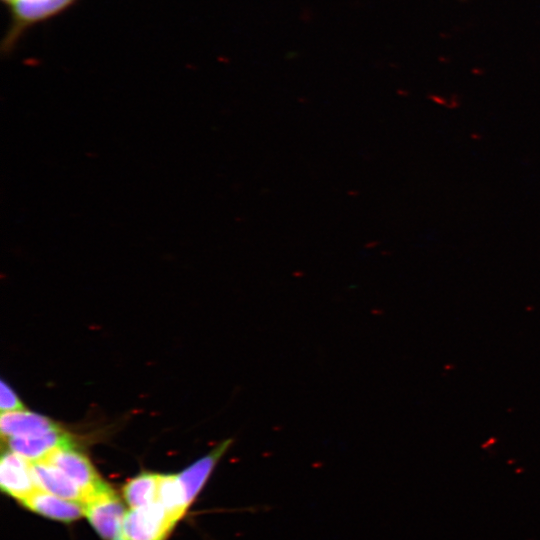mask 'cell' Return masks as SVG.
I'll use <instances>...</instances> for the list:
<instances>
[{
    "label": "cell",
    "instance_id": "cell-1",
    "mask_svg": "<svg viewBox=\"0 0 540 540\" xmlns=\"http://www.w3.org/2000/svg\"><path fill=\"white\" fill-rule=\"evenodd\" d=\"M176 522L155 501L126 512L121 536L125 540H165Z\"/></svg>",
    "mask_w": 540,
    "mask_h": 540
},
{
    "label": "cell",
    "instance_id": "cell-2",
    "mask_svg": "<svg viewBox=\"0 0 540 540\" xmlns=\"http://www.w3.org/2000/svg\"><path fill=\"white\" fill-rule=\"evenodd\" d=\"M63 471L86 496L85 503L109 486L99 477L88 458L73 446L61 447L44 460Z\"/></svg>",
    "mask_w": 540,
    "mask_h": 540
},
{
    "label": "cell",
    "instance_id": "cell-3",
    "mask_svg": "<svg viewBox=\"0 0 540 540\" xmlns=\"http://www.w3.org/2000/svg\"><path fill=\"white\" fill-rule=\"evenodd\" d=\"M85 516L104 540H115L122 533L125 507L109 487L84 503Z\"/></svg>",
    "mask_w": 540,
    "mask_h": 540
},
{
    "label": "cell",
    "instance_id": "cell-4",
    "mask_svg": "<svg viewBox=\"0 0 540 540\" xmlns=\"http://www.w3.org/2000/svg\"><path fill=\"white\" fill-rule=\"evenodd\" d=\"M0 485L20 503L38 489L31 471V462L9 450L0 461Z\"/></svg>",
    "mask_w": 540,
    "mask_h": 540
},
{
    "label": "cell",
    "instance_id": "cell-5",
    "mask_svg": "<svg viewBox=\"0 0 540 540\" xmlns=\"http://www.w3.org/2000/svg\"><path fill=\"white\" fill-rule=\"evenodd\" d=\"M9 449L29 462L45 460L61 447L73 446L71 437L60 428L43 434L6 438Z\"/></svg>",
    "mask_w": 540,
    "mask_h": 540
},
{
    "label": "cell",
    "instance_id": "cell-6",
    "mask_svg": "<svg viewBox=\"0 0 540 540\" xmlns=\"http://www.w3.org/2000/svg\"><path fill=\"white\" fill-rule=\"evenodd\" d=\"M21 504L37 514L62 522H72L85 515L83 503L64 499L40 489L34 491Z\"/></svg>",
    "mask_w": 540,
    "mask_h": 540
},
{
    "label": "cell",
    "instance_id": "cell-7",
    "mask_svg": "<svg viewBox=\"0 0 540 540\" xmlns=\"http://www.w3.org/2000/svg\"><path fill=\"white\" fill-rule=\"evenodd\" d=\"M31 471L38 489L64 499L85 503L84 492L53 464L44 460L31 462Z\"/></svg>",
    "mask_w": 540,
    "mask_h": 540
},
{
    "label": "cell",
    "instance_id": "cell-8",
    "mask_svg": "<svg viewBox=\"0 0 540 540\" xmlns=\"http://www.w3.org/2000/svg\"><path fill=\"white\" fill-rule=\"evenodd\" d=\"M231 444L232 439L222 441L208 454L178 474L189 505L197 497L218 461L226 453Z\"/></svg>",
    "mask_w": 540,
    "mask_h": 540
},
{
    "label": "cell",
    "instance_id": "cell-9",
    "mask_svg": "<svg viewBox=\"0 0 540 540\" xmlns=\"http://www.w3.org/2000/svg\"><path fill=\"white\" fill-rule=\"evenodd\" d=\"M57 428V424L49 418L25 410L2 412L0 418L4 438L38 435Z\"/></svg>",
    "mask_w": 540,
    "mask_h": 540
},
{
    "label": "cell",
    "instance_id": "cell-10",
    "mask_svg": "<svg viewBox=\"0 0 540 540\" xmlns=\"http://www.w3.org/2000/svg\"><path fill=\"white\" fill-rule=\"evenodd\" d=\"M157 501L176 523L182 518L189 504L178 475H160Z\"/></svg>",
    "mask_w": 540,
    "mask_h": 540
},
{
    "label": "cell",
    "instance_id": "cell-11",
    "mask_svg": "<svg viewBox=\"0 0 540 540\" xmlns=\"http://www.w3.org/2000/svg\"><path fill=\"white\" fill-rule=\"evenodd\" d=\"M160 474L143 472L123 487V496L131 509L157 501Z\"/></svg>",
    "mask_w": 540,
    "mask_h": 540
},
{
    "label": "cell",
    "instance_id": "cell-12",
    "mask_svg": "<svg viewBox=\"0 0 540 540\" xmlns=\"http://www.w3.org/2000/svg\"><path fill=\"white\" fill-rule=\"evenodd\" d=\"M72 0H13L11 3L16 17L29 23L50 16L68 5Z\"/></svg>",
    "mask_w": 540,
    "mask_h": 540
},
{
    "label": "cell",
    "instance_id": "cell-13",
    "mask_svg": "<svg viewBox=\"0 0 540 540\" xmlns=\"http://www.w3.org/2000/svg\"><path fill=\"white\" fill-rule=\"evenodd\" d=\"M0 388V408L2 412L24 410L20 399L4 381H1Z\"/></svg>",
    "mask_w": 540,
    "mask_h": 540
},
{
    "label": "cell",
    "instance_id": "cell-14",
    "mask_svg": "<svg viewBox=\"0 0 540 540\" xmlns=\"http://www.w3.org/2000/svg\"><path fill=\"white\" fill-rule=\"evenodd\" d=\"M115 540H125V539L123 537H119V538H117Z\"/></svg>",
    "mask_w": 540,
    "mask_h": 540
},
{
    "label": "cell",
    "instance_id": "cell-15",
    "mask_svg": "<svg viewBox=\"0 0 540 540\" xmlns=\"http://www.w3.org/2000/svg\"><path fill=\"white\" fill-rule=\"evenodd\" d=\"M6 1L12 2L13 0H6Z\"/></svg>",
    "mask_w": 540,
    "mask_h": 540
}]
</instances>
